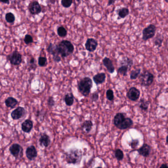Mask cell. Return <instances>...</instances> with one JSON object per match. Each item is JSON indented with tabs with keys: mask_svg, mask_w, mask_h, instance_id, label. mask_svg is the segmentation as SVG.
Returning <instances> with one entry per match:
<instances>
[{
	"mask_svg": "<svg viewBox=\"0 0 168 168\" xmlns=\"http://www.w3.org/2000/svg\"><path fill=\"white\" fill-rule=\"evenodd\" d=\"M28 9L31 13L33 15L38 14L42 12L41 6L37 1L31 2L28 6Z\"/></svg>",
	"mask_w": 168,
	"mask_h": 168,
	"instance_id": "cell-11",
	"label": "cell"
},
{
	"mask_svg": "<svg viewBox=\"0 0 168 168\" xmlns=\"http://www.w3.org/2000/svg\"><path fill=\"white\" fill-rule=\"evenodd\" d=\"M156 27L154 24H150L143 31L142 39L144 41H147L154 37L155 35Z\"/></svg>",
	"mask_w": 168,
	"mask_h": 168,
	"instance_id": "cell-5",
	"label": "cell"
},
{
	"mask_svg": "<svg viewBox=\"0 0 168 168\" xmlns=\"http://www.w3.org/2000/svg\"><path fill=\"white\" fill-rule=\"evenodd\" d=\"M159 168H168V165L165 164H163Z\"/></svg>",
	"mask_w": 168,
	"mask_h": 168,
	"instance_id": "cell-43",
	"label": "cell"
},
{
	"mask_svg": "<svg viewBox=\"0 0 168 168\" xmlns=\"http://www.w3.org/2000/svg\"><path fill=\"white\" fill-rule=\"evenodd\" d=\"M102 168V167H97V168Z\"/></svg>",
	"mask_w": 168,
	"mask_h": 168,
	"instance_id": "cell-47",
	"label": "cell"
},
{
	"mask_svg": "<svg viewBox=\"0 0 168 168\" xmlns=\"http://www.w3.org/2000/svg\"><path fill=\"white\" fill-rule=\"evenodd\" d=\"M1 2L2 3H4V4H7L9 5V1H1Z\"/></svg>",
	"mask_w": 168,
	"mask_h": 168,
	"instance_id": "cell-44",
	"label": "cell"
},
{
	"mask_svg": "<svg viewBox=\"0 0 168 168\" xmlns=\"http://www.w3.org/2000/svg\"><path fill=\"white\" fill-rule=\"evenodd\" d=\"M98 45V43L97 41L93 38H88L85 43V47L86 50L89 52L94 51L97 47Z\"/></svg>",
	"mask_w": 168,
	"mask_h": 168,
	"instance_id": "cell-10",
	"label": "cell"
},
{
	"mask_svg": "<svg viewBox=\"0 0 168 168\" xmlns=\"http://www.w3.org/2000/svg\"><path fill=\"white\" fill-rule=\"evenodd\" d=\"M73 3L72 0H62L61 4L62 6L65 8H68L72 5Z\"/></svg>",
	"mask_w": 168,
	"mask_h": 168,
	"instance_id": "cell-35",
	"label": "cell"
},
{
	"mask_svg": "<svg viewBox=\"0 0 168 168\" xmlns=\"http://www.w3.org/2000/svg\"><path fill=\"white\" fill-rule=\"evenodd\" d=\"M26 114V110L24 107L18 106L12 111L11 117L13 120H18L23 118Z\"/></svg>",
	"mask_w": 168,
	"mask_h": 168,
	"instance_id": "cell-9",
	"label": "cell"
},
{
	"mask_svg": "<svg viewBox=\"0 0 168 168\" xmlns=\"http://www.w3.org/2000/svg\"><path fill=\"white\" fill-rule=\"evenodd\" d=\"M140 91L138 89L132 87L129 89L127 93V97L132 101H136L140 98Z\"/></svg>",
	"mask_w": 168,
	"mask_h": 168,
	"instance_id": "cell-8",
	"label": "cell"
},
{
	"mask_svg": "<svg viewBox=\"0 0 168 168\" xmlns=\"http://www.w3.org/2000/svg\"><path fill=\"white\" fill-rule=\"evenodd\" d=\"M92 86V80L89 77L82 78L77 84L78 91L85 97H86L90 94Z\"/></svg>",
	"mask_w": 168,
	"mask_h": 168,
	"instance_id": "cell-2",
	"label": "cell"
},
{
	"mask_svg": "<svg viewBox=\"0 0 168 168\" xmlns=\"http://www.w3.org/2000/svg\"><path fill=\"white\" fill-rule=\"evenodd\" d=\"M133 124V122L132 120L130 118H125L124 121L122 123L118 128L121 129V130L128 129V128L131 127Z\"/></svg>",
	"mask_w": 168,
	"mask_h": 168,
	"instance_id": "cell-20",
	"label": "cell"
},
{
	"mask_svg": "<svg viewBox=\"0 0 168 168\" xmlns=\"http://www.w3.org/2000/svg\"><path fill=\"white\" fill-rule=\"evenodd\" d=\"M92 126V122L90 120L85 121L81 125L82 129L87 133H89L91 131Z\"/></svg>",
	"mask_w": 168,
	"mask_h": 168,
	"instance_id": "cell-22",
	"label": "cell"
},
{
	"mask_svg": "<svg viewBox=\"0 0 168 168\" xmlns=\"http://www.w3.org/2000/svg\"><path fill=\"white\" fill-rule=\"evenodd\" d=\"M5 19L6 21L9 23H13L15 20V16L12 13H8L5 15Z\"/></svg>",
	"mask_w": 168,
	"mask_h": 168,
	"instance_id": "cell-28",
	"label": "cell"
},
{
	"mask_svg": "<svg viewBox=\"0 0 168 168\" xmlns=\"http://www.w3.org/2000/svg\"><path fill=\"white\" fill-rule=\"evenodd\" d=\"M39 143L41 147H47L50 144V138L45 133L42 134L39 137Z\"/></svg>",
	"mask_w": 168,
	"mask_h": 168,
	"instance_id": "cell-14",
	"label": "cell"
},
{
	"mask_svg": "<svg viewBox=\"0 0 168 168\" xmlns=\"http://www.w3.org/2000/svg\"><path fill=\"white\" fill-rule=\"evenodd\" d=\"M47 50L48 53L53 55V57L59 55L57 51L56 45L53 44L52 43H49L48 47H47Z\"/></svg>",
	"mask_w": 168,
	"mask_h": 168,
	"instance_id": "cell-21",
	"label": "cell"
},
{
	"mask_svg": "<svg viewBox=\"0 0 168 168\" xmlns=\"http://www.w3.org/2000/svg\"><path fill=\"white\" fill-rule=\"evenodd\" d=\"M165 2L166 3H168V0H165Z\"/></svg>",
	"mask_w": 168,
	"mask_h": 168,
	"instance_id": "cell-46",
	"label": "cell"
},
{
	"mask_svg": "<svg viewBox=\"0 0 168 168\" xmlns=\"http://www.w3.org/2000/svg\"><path fill=\"white\" fill-rule=\"evenodd\" d=\"M8 59L10 61V64L15 66L21 64L22 61L21 54L16 50L14 51L11 54L9 55Z\"/></svg>",
	"mask_w": 168,
	"mask_h": 168,
	"instance_id": "cell-7",
	"label": "cell"
},
{
	"mask_svg": "<svg viewBox=\"0 0 168 168\" xmlns=\"http://www.w3.org/2000/svg\"><path fill=\"white\" fill-rule=\"evenodd\" d=\"M121 64L122 65H127L129 67V68L130 69L133 64V60L130 58L126 57L125 59L122 60Z\"/></svg>",
	"mask_w": 168,
	"mask_h": 168,
	"instance_id": "cell-32",
	"label": "cell"
},
{
	"mask_svg": "<svg viewBox=\"0 0 168 168\" xmlns=\"http://www.w3.org/2000/svg\"><path fill=\"white\" fill-rule=\"evenodd\" d=\"M47 59L44 57H39L38 59V64L40 67H43L47 66Z\"/></svg>",
	"mask_w": 168,
	"mask_h": 168,
	"instance_id": "cell-33",
	"label": "cell"
},
{
	"mask_svg": "<svg viewBox=\"0 0 168 168\" xmlns=\"http://www.w3.org/2000/svg\"><path fill=\"white\" fill-rule=\"evenodd\" d=\"M82 156L83 153L81 150L73 148L66 153L65 159L68 164H77L81 161Z\"/></svg>",
	"mask_w": 168,
	"mask_h": 168,
	"instance_id": "cell-3",
	"label": "cell"
},
{
	"mask_svg": "<svg viewBox=\"0 0 168 168\" xmlns=\"http://www.w3.org/2000/svg\"><path fill=\"white\" fill-rule=\"evenodd\" d=\"M24 41L26 44L32 43L33 42V37L30 35L27 34L24 37Z\"/></svg>",
	"mask_w": 168,
	"mask_h": 168,
	"instance_id": "cell-36",
	"label": "cell"
},
{
	"mask_svg": "<svg viewBox=\"0 0 168 168\" xmlns=\"http://www.w3.org/2000/svg\"><path fill=\"white\" fill-rule=\"evenodd\" d=\"M57 34L60 37H66L67 35V31L65 28L63 26L58 27L57 29Z\"/></svg>",
	"mask_w": 168,
	"mask_h": 168,
	"instance_id": "cell-30",
	"label": "cell"
},
{
	"mask_svg": "<svg viewBox=\"0 0 168 168\" xmlns=\"http://www.w3.org/2000/svg\"><path fill=\"white\" fill-rule=\"evenodd\" d=\"M137 151L140 155L143 156L144 157H147L151 154V147L150 145H148L147 144H144Z\"/></svg>",
	"mask_w": 168,
	"mask_h": 168,
	"instance_id": "cell-13",
	"label": "cell"
},
{
	"mask_svg": "<svg viewBox=\"0 0 168 168\" xmlns=\"http://www.w3.org/2000/svg\"><path fill=\"white\" fill-rule=\"evenodd\" d=\"M103 63L110 73H113L114 72L115 68L113 65V62L110 58L105 57L103 60Z\"/></svg>",
	"mask_w": 168,
	"mask_h": 168,
	"instance_id": "cell-15",
	"label": "cell"
},
{
	"mask_svg": "<svg viewBox=\"0 0 168 168\" xmlns=\"http://www.w3.org/2000/svg\"><path fill=\"white\" fill-rule=\"evenodd\" d=\"M47 105L50 107H53L55 105V102L54 99L52 97H49L47 100Z\"/></svg>",
	"mask_w": 168,
	"mask_h": 168,
	"instance_id": "cell-38",
	"label": "cell"
},
{
	"mask_svg": "<svg viewBox=\"0 0 168 168\" xmlns=\"http://www.w3.org/2000/svg\"><path fill=\"white\" fill-rule=\"evenodd\" d=\"M154 77L149 71H145L140 75L139 81L140 85L143 86H149L152 84Z\"/></svg>",
	"mask_w": 168,
	"mask_h": 168,
	"instance_id": "cell-4",
	"label": "cell"
},
{
	"mask_svg": "<svg viewBox=\"0 0 168 168\" xmlns=\"http://www.w3.org/2000/svg\"><path fill=\"white\" fill-rule=\"evenodd\" d=\"M163 42V37L161 35H157L153 40V43H154V45L158 47H160L162 46Z\"/></svg>",
	"mask_w": 168,
	"mask_h": 168,
	"instance_id": "cell-27",
	"label": "cell"
},
{
	"mask_svg": "<svg viewBox=\"0 0 168 168\" xmlns=\"http://www.w3.org/2000/svg\"><path fill=\"white\" fill-rule=\"evenodd\" d=\"M118 14L120 18H124L129 15V9L127 8H122L118 10Z\"/></svg>",
	"mask_w": 168,
	"mask_h": 168,
	"instance_id": "cell-24",
	"label": "cell"
},
{
	"mask_svg": "<svg viewBox=\"0 0 168 168\" xmlns=\"http://www.w3.org/2000/svg\"><path fill=\"white\" fill-rule=\"evenodd\" d=\"M65 102L68 106H71L74 102V97L72 93H68L65 95L64 98Z\"/></svg>",
	"mask_w": 168,
	"mask_h": 168,
	"instance_id": "cell-23",
	"label": "cell"
},
{
	"mask_svg": "<svg viewBox=\"0 0 168 168\" xmlns=\"http://www.w3.org/2000/svg\"><path fill=\"white\" fill-rule=\"evenodd\" d=\"M115 157L118 161H121L124 158V153L120 149H116L115 151Z\"/></svg>",
	"mask_w": 168,
	"mask_h": 168,
	"instance_id": "cell-31",
	"label": "cell"
},
{
	"mask_svg": "<svg viewBox=\"0 0 168 168\" xmlns=\"http://www.w3.org/2000/svg\"><path fill=\"white\" fill-rule=\"evenodd\" d=\"M106 78V75L104 73L96 74L93 77V80L97 85L101 84L105 82Z\"/></svg>",
	"mask_w": 168,
	"mask_h": 168,
	"instance_id": "cell-18",
	"label": "cell"
},
{
	"mask_svg": "<svg viewBox=\"0 0 168 168\" xmlns=\"http://www.w3.org/2000/svg\"><path fill=\"white\" fill-rule=\"evenodd\" d=\"M26 155L28 159L33 160L36 158L38 155L37 151L34 145H31L27 148L26 151Z\"/></svg>",
	"mask_w": 168,
	"mask_h": 168,
	"instance_id": "cell-12",
	"label": "cell"
},
{
	"mask_svg": "<svg viewBox=\"0 0 168 168\" xmlns=\"http://www.w3.org/2000/svg\"><path fill=\"white\" fill-rule=\"evenodd\" d=\"M166 142H167V144H168V135L167 136V138H166Z\"/></svg>",
	"mask_w": 168,
	"mask_h": 168,
	"instance_id": "cell-45",
	"label": "cell"
},
{
	"mask_svg": "<svg viewBox=\"0 0 168 168\" xmlns=\"http://www.w3.org/2000/svg\"><path fill=\"white\" fill-rule=\"evenodd\" d=\"M53 59H54V61L55 62H57V63L60 62L61 60V58L60 57L59 55L53 57Z\"/></svg>",
	"mask_w": 168,
	"mask_h": 168,
	"instance_id": "cell-41",
	"label": "cell"
},
{
	"mask_svg": "<svg viewBox=\"0 0 168 168\" xmlns=\"http://www.w3.org/2000/svg\"><path fill=\"white\" fill-rule=\"evenodd\" d=\"M57 51L61 57H66L73 53L74 47L70 41L63 40L56 45Z\"/></svg>",
	"mask_w": 168,
	"mask_h": 168,
	"instance_id": "cell-1",
	"label": "cell"
},
{
	"mask_svg": "<svg viewBox=\"0 0 168 168\" xmlns=\"http://www.w3.org/2000/svg\"><path fill=\"white\" fill-rule=\"evenodd\" d=\"M115 2V1H114V0H110L109 2H108V4H107V6H110L112 5L113 4H114Z\"/></svg>",
	"mask_w": 168,
	"mask_h": 168,
	"instance_id": "cell-42",
	"label": "cell"
},
{
	"mask_svg": "<svg viewBox=\"0 0 168 168\" xmlns=\"http://www.w3.org/2000/svg\"><path fill=\"white\" fill-rule=\"evenodd\" d=\"M9 150L11 154L15 157L16 159H21L23 157V148L18 144H12Z\"/></svg>",
	"mask_w": 168,
	"mask_h": 168,
	"instance_id": "cell-6",
	"label": "cell"
},
{
	"mask_svg": "<svg viewBox=\"0 0 168 168\" xmlns=\"http://www.w3.org/2000/svg\"><path fill=\"white\" fill-rule=\"evenodd\" d=\"M139 144V140H133L132 142L129 144V145L132 149H136L138 145Z\"/></svg>",
	"mask_w": 168,
	"mask_h": 168,
	"instance_id": "cell-37",
	"label": "cell"
},
{
	"mask_svg": "<svg viewBox=\"0 0 168 168\" xmlns=\"http://www.w3.org/2000/svg\"><path fill=\"white\" fill-rule=\"evenodd\" d=\"M149 105V102L146 101L144 99H141L140 101L139 107L142 110L147 111Z\"/></svg>",
	"mask_w": 168,
	"mask_h": 168,
	"instance_id": "cell-25",
	"label": "cell"
},
{
	"mask_svg": "<svg viewBox=\"0 0 168 168\" xmlns=\"http://www.w3.org/2000/svg\"><path fill=\"white\" fill-rule=\"evenodd\" d=\"M18 101L16 99L12 97H9L6 99L5 103L7 107H10L11 109H13L18 104Z\"/></svg>",
	"mask_w": 168,
	"mask_h": 168,
	"instance_id": "cell-19",
	"label": "cell"
},
{
	"mask_svg": "<svg viewBox=\"0 0 168 168\" xmlns=\"http://www.w3.org/2000/svg\"><path fill=\"white\" fill-rule=\"evenodd\" d=\"M29 63L30 64L31 68H32V69H33V70H35V69L37 68V65H36V64H35L36 63V61H35L34 58L32 57V58L31 59Z\"/></svg>",
	"mask_w": 168,
	"mask_h": 168,
	"instance_id": "cell-39",
	"label": "cell"
},
{
	"mask_svg": "<svg viewBox=\"0 0 168 168\" xmlns=\"http://www.w3.org/2000/svg\"><path fill=\"white\" fill-rule=\"evenodd\" d=\"M33 127V123L31 120L26 119L21 124V129L24 132L29 133Z\"/></svg>",
	"mask_w": 168,
	"mask_h": 168,
	"instance_id": "cell-16",
	"label": "cell"
},
{
	"mask_svg": "<svg viewBox=\"0 0 168 168\" xmlns=\"http://www.w3.org/2000/svg\"><path fill=\"white\" fill-rule=\"evenodd\" d=\"M130 69L129 67L127 65H122L119 67L118 70V73L123 76H126L128 71Z\"/></svg>",
	"mask_w": 168,
	"mask_h": 168,
	"instance_id": "cell-26",
	"label": "cell"
},
{
	"mask_svg": "<svg viewBox=\"0 0 168 168\" xmlns=\"http://www.w3.org/2000/svg\"><path fill=\"white\" fill-rule=\"evenodd\" d=\"M99 94L98 93L94 92L92 94L91 96V100L92 102H96L99 99Z\"/></svg>",
	"mask_w": 168,
	"mask_h": 168,
	"instance_id": "cell-40",
	"label": "cell"
},
{
	"mask_svg": "<svg viewBox=\"0 0 168 168\" xmlns=\"http://www.w3.org/2000/svg\"><path fill=\"white\" fill-rule=\"evenodd\" d=\"M140 73V69H136L135 70H133L131 72L130 76L131 79L132 80H136L139 77Z\"/></svg>",
	"mask_w": 168,
	"mask_h": 168,
	"instance_id": "cell-29",
	"label": "cell"
},
{
	"mask_svg": "<svg viewBox=\"0 0 168 168\" xmlns=\"http://www.w3.org/2000/svg\"><path fill=\"white\" fill-rule=\"evenodd\" d=\"M125 114L123 113H118L114 116V124L116 127L118 128L125 120Z\"/></svg>",
	"mask_w": 168,
	"mask_h": 168,
	"instance_id": "cell-17",
	"label": "cell"
},
{
	"mask_svg": "<svg viewBox=\"0 0 168 168\" xmlns=\"http://www.w3.org/2000/svg\"><path fill=\"white\" fill-rule=\"evenodd\" d=\"M106 97L107 100L112 101L114 100V91L111 89H108L106 92Z\"/></svg>",
	"mask_w": 168,
	"mask_h": 168,
	"instance_id": "cell-34",
	"label": "cell"
}]
</instances>
